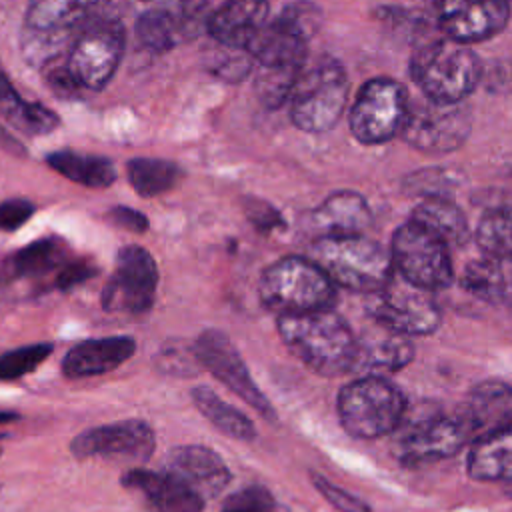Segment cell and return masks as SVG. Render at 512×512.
<instances>
[{
    "label": "cell",
    "instance_id": "cell-30",
    "mask_svg": "<svg viewBox=\"0 0 512 512\" xmlns=\"http://www.w3.org/2000/svg\"><path fill=\"white\" fill-rule=\"evenodd\" d=\"M0 110L22 132L46 134L58 126V116L40 102L24 100L0 70Z\"/></svg>",
    "mask_w": 512,
    "mask_h": 512
},
{
    "label": "cell",
    "instance_id": "cell-21",
    "mask_svg": "<svg viewBox=\"0 0 512 512\" xmlns=\"http://www.w3.org/2000/svg\"><path fill=\"white\" fill-rule=\"evenodd\" d=\"M136 342L130 336H108L84 340L68 350L62 360L66 378H88L116 370L132 358Z\"/></svg>",
    "mask_w": 512,
    "mask_h": 512
},
{
    "label": "cell",
    "instance_id": "cell-23",
    "mask_svg": "<svg viewBox=\"0 0 512 512\" xmlns=\"http://www.w3.org/2000/svg\"><path fill=\"white\" fill-rule=\"evenodd\" d=\"M468 474L480 482L512 484V418L472 442Z\"/></svg>",
    "mask_w": 512,
    "mask_h": 512
},
{
    "label": "cell",
    "instance_id": "cell-9",
    "mask_svg": "<svg viewBox=\"0 0 512 512\" xmlns=\"http://www.w3.org/2000/svg\"><path fill=\"white\" fill-rule=\"evenodd\" d=\"M368 312L380 328L402 336L430 334L440 324V308L430 290L392 274L384 288L370 294Z\"/></svg>",
    "mask_w": 512,
    "mask_h": 512
},
{
    "label": "cell",
    "instance_id": "cell-27",
    "mask_svg": "<svg viewBox=\"0 0 512 512\" xmlns=\"http://www.w3.org/2000/svg\"><path fill=\"white\" fill-rule=\"evenodd\" d=\"M100 0H34L26 14V28L46 34H70Z\"/></svg>",
    "mask_w": 512,
    "mask_h": 512
},
{
    "label": "cell",
    "instance_id": "cell-3",
    "mask_svg": "<svg viewBox=\"0 0 512 512\" xmlns=\"http://www.w3.org/2000/svg\"><path fill=\"white\" fill-rule=\"evenodd\" d=\"M312 262L332 280L354 292L374 294L394 274L390 254L374 240L360 236H320L310 246Z\"/></svg>",
    "mask_w": 512,
    "mask_h": 512
},
{
    "label": "cell",
    "instance_id": "cell-39",
    "mask_svg": "<svg viewBox=\"0 0 512 512\" xmlns=\"http://www.w3.org/2000/svg\"><path fill=\"white\" fill-rule=\"evenodd\" d=\"M220 512H278V506L266 488L248 486L232 494Z\"/></svg>",
    "mask_w": 512,
    "mask_h": 512
},
{
    "label": "cell",
    "instance_id": "cell-32",
    "mask_svg": "<svg viewBox=\"0 0 512 512\" xmlns=\"http://www.w3.org/2000/svg\"><path fill=\"white\" fill-rule=\"evenodd\" d=\"M126 174L132 188L144 198L168 192L182 178L180 166L162 158H134L126 164Z\"/></svg>",
    "mask_w": 512,
    "mask_h": 512
},
{
    "label": "cell",
    "instance_id": "cell-13",
    "mask_svg": "<svg viewBox=\"0 0 512 512\" xmlns=\"http://www.w3.org/2000/svg\"><path fill=\"white\" fill-rule=\"evenodd\" d=\"M156 448L154 430L142 420H120L78 434L70 450L74 458H104L120 464H144Z\"/></svg>",
    "mask_w": 512,
    "mask_h": 512
},
{
    "label": "cell",
    "instance_id": "cell-11",
    "mask_svg": "<svg viewBox=\"0 0 512 512\" xmlns=\"http://www.w3.org/2000/svg\"><path fill=\"white\" fill-rule=\"evenodd\" d=\"M470 128L472 116L462 102H436L424 96L408 106L400 136L422 152L446 154L466 142Z\"/></svg>",
    "mask_w": 512,
    "mask_h": 512
},
{
    "label": "cell",
    "instance_id": "cell-29",
    "mask_svg": "<svg viewBox=\"0 0 512 512\" xmlns=\"http://www.w3.org/2000/svg\"><path fill=\"white\" fill-rule=\"evenodd\" d=\"M410 220L424 226L446 244H462L470 234L464 212L454 202L444 198L422 200L414 208Z\"/></svg>",
    "mask_w": 512,
    "mask_h": 512
},
{
    "label": "cell",
    "instance_id": "cell-4",
    "mask_svg": "<svg viewBox=\"0 0 512 512\" xmlns=\"http://www.w3.org/2000/svg\"><path fill=\"white\" fill-rule=\"evenodd\" d=\"M348 78L338 60L322 56L306 62L290 94V118L304 132L334 128L346 108Z\"/></svg>",
    "mask_w": 512,
    "mask_h": 512
},
{
    "label": "cell",
    "instance_id": "cell-34",
    "mask_svg": "<svg viewBox=\"0 0 512 512\" xmlns=\"http://www.w3.org/2000/svg\"><path fill=\"white\" fill-rule=\"evenodd\" d=\"M210 0H128L136 16L140 14H164L184 22L196 34L206 28Z\"/></svg>",
    "mask_w": 512,
    "mask_h": 512
},
{
    "label": "cell",
    "instance_id": "cell-16",
    "mask_svg": "<svg viewBox=\"0 0 512 512\" xmlns=\"http://www.w3.org/2000/svg\"><path fill=\"white\" fill-rule=\"evenodd\" d=\"M474 440L476 432L460 412L452 416H428L404 434L398 454L404 464L430 462L448 458Z\"/></svg>",
    "mask_w": 512,
    "mask_h": 512
},
{
    "label": "cell",
    "instance_id": "cell-7",
    "mask_svg": "<svg viewBox=\"0 0 512 512\" xmlns=\"http://www.w3.org/2000/svg\"><path fill=\"white\" fill-rule=\"evenodd\" d=\"M390 258L394 272L414 286L434 292L452 284L454 268L448 244L414 220L394 232Z\"/></svg>",
    "mask_w": 512,
    "mask_h": 512
},
{
    "label": "cell",
    "instance_id": "cell-18",
    "mask_svg": "<svg viewBox=\"0 0 512 512\" xmlns=\"http://www.w3.org/2000/svg\"><path fill=\"white\" fill-rule=\"evenodd\" d=\"M122 486L144 496L150 512H202L204 500L168 472L132 468L122 474Z\"/></svg>",
    "mask_w": 512,
    "mask_h": 512
},
{
    "label": "cell",
    "instance_id": "cell-19",
    "mask_svg": "<svg viewBox=\"0 0 512 512\" xmlns=\"http://www.w3.org/2000/svg\"><path fill=\"white\" fill-rule=\"evenodd\" d=\"M308 38L282 14L266 22L246 46V52L258 66L266 68H302L306 64Z\"/></svg>",
    "mask_w": 512,
    "mask_h": 512
},
{
    "label": "cell",
    "instance_id": "cell-8",
    "mask_svg": "<svg viewBox=\"0 0 512 512\" xmlns=\"http://www.w3.org/2000/svg\"><path fill=\"white\" fill-rule=\"evenodd\" d=\"M124 44L126 34L118 20L102 18L84 24L66 54V68L78 88L102 90L122 60Z\"/></svg>",
    "mask_w": 512,
    "mask_h": 512
},
{
    "label": "cell",
    "instance_id": "cell-25",
    "mask_svg": "<svg viewBox=\"0 0 512 512\" xmlns=\"http://www.w3.org/2000/svg\"><path fill=\"white\" fill-rule=\"evenodd\" d=\"M462 284L484 302L512 304V256L484 254L466 266Z\"/></svg>",
    "mask_w": 512,
    "mask_h": 512
},
{
    "label": "cell",
    "instance_id": "cell-37",
    "mask_svg": "<svg viewBox=\"0 0 512 512\" xmlns=\"http://www.w3.org/2000/svg\"><path fill=\"white\" fill-rule=\"evenodd\" d=\"M252 64V56L242 48H230L214 42V46L206 52L208 70L228 82L242 80L252 70Z\"/></svg>",
    "mask_w": 512,
    "mask_h": 512
},
{
    "label": "cell",
    "instance_id": "cell-17",
    "mask_svg": "<svg viewBox=\"0 0 512 512\" xmlns=\"http://www.w3.org/2000/svg\"><path fill=\"white\" fill-rule=\"evenodd\" d=\"M164 472L178 478L202 500L218 496L230 482L228 466L206 446H178L170 450Z\"/></svg>",
    "mask_w": 512,
    "mask_h": 512
},
{
    "label": "cell",
    "instance_id": "cell-44",
    "mask_svg": "<svg viewBox=\"0 0 512 512\" xmlns=\"http://www.w3.org/2000/svg\"><path fill=\"white\" fill-rule=\"evenodd\" d=\"M94 274H98V268L92 266L88 260H74V262H64L58 276H56V286L60 290H70L86 280H90Z\"/></svg>",
    "mask_w": 512,
    "mask_h": 512
},
{
    "label": "cell",
    "instance_id": "cell-33",
    "mask_svg": "<svg viewBox=\"0 0 512 512\" xmlns=\"http://www.w3.org/2000/svg\"><path fill=\"white\" fill-rule=\"evenodd\" d=\"M66 244L60 238H42L26 244L12 258V268L18 276H40L66 262Z\"/></svg>",
    "mask_w": 512,
    "mask_h": 512
},
{
    "label": "cell",
    "instance_id": "cell-2",
    "mask_svg": "<svg viewBox=\"0 0 512 512\" xmlns=\"http://www.w3.org/2000/svg\"><path fill=\"white\" fill-rule=\"evenodd\" d=\"M412 80L422 94L436 102H462L482 78V62L468 48L450 38L424 40L410 60Z\"/></svg>",
    "mask_w": 512,
    "mask_h": 512
},
{
    "label": "cell",
    "instance_id": "cell-6",
    "mask_svg": "<svg viewBox=\"0 0 512 512\" xmlns=\"http://www.w3.org/2000/svg\"><path fill=\"white\" fill-rule=\"evenodd\" d=\"M402 392L380 376H362L338 394V416L354 438H378L396 430L404 418Z\"/></svg>",
    "mask_w": 512,
    "mask_h": 512
},
{
    "label": "cell",
    "instance_id": "cell-45",
    "mask_svg": "<svg viewBox=\"0 0 512 512\" xmlns=\"http://www.w3.org/2000/svg\"><path fill=\"white\" fill-rule=\"evenodd\" d=\"M108 216H110V220L116 226H120L124 230H130V232H138V234L146 232L148 226H150L146 214H142V212H138L134 208H128V206H114L108 212Z\"/></svg>",
    "mask_w": 512,
    "mask_h": 512
},
{
    "label": "cell",
    "instance_id": "cell-46",
    "mask_svg": "<svg viewBox=\"0 0 512 512\" xmlns=\"http://www.w3.org/2000/svg\"><path fill=\"white\" fill-rule=\"evenodd\" d=\"M14 418H18V416L12 414V412H0V424H2V422H10V420H14Z\"/></svg>",
    "mask_w": 512,
    "mask_h": 512
},
{
    "label": "cell",
    "instance_id": "cell-36",
    "mask_svg": "<svg viewBox=\"0 0 512 512\" xmlns=\"http://www.w3.org/2000/svg\"><path fill=\"white\" fill-rule=\"evenodd\" d=\"M302 68H266L258 66L254 78V92L266 108H278L290 100L292 88Z\"/></svg>",
    "mask_w": 512,
    "mask_h": 512
},
{
    "label": "cell",
    "instance_id": "cell-20",
    "mask_svg": "<svg viewBox=\"0 0 512 512\" xmlns=\"http://www.w3.org/2000/svg\"><path fill=\"white\" fill-rule=\"evenodd\" d=\"M266 18L268 0H226L208 14L206 30L214 42L246 50Z\"/></svg>",
    "mask_w": 512,
    "mask_h": 512
},
{
    "label": "cell",
    "instance_id": "cell-24",
    "mask_svg": "<svg viewBox=\"0 0 512 512\" xmlns=\"http://www.w3.org/2000/svg\"><path fill=\"white\" fill-rule=\"evenodd\" d=\"M370 220L368 202L356 192H336L312 212V224L322 236H360Z\"/></svg>",
    "mask_w": 512,
    "mask_h": 512
},
{
    "label": "cell",
    "instance_id": "cell-42",
    "mask_svg": "<svg viewBox=\"0 0 512 512\" xmlns=\"http://www.w3.org/2000/svg\"><path fill=\"white\" fill-rule=\"evenodd\" d=\"M160 370L168 372V374H174V376H194L198 370L196 366H200L196 354H194V348H170V350H162L160 352Z\"/></svg>",
    "mask_w": 512,
    "mask_h": 512
},
{
    "label": "cell",
    "instance_id": "cell-26",
    "mask_svg": "<svg viewBox=\"0 0 512 512\" xmlns=\"http://www.w3.org/2000/svg\"><path fill=\"white\" fill-rule=\"evenodd\" d=\"M460 414L472 424L478 438L512 418V388L502 382H484L470 392Z\"/></svg>",
    "mask_w": 512,
    "mask_h": 512
},
{
    "label": "cell",
    "instance_id": "cell-38",
    "mask_svg": "<svg viewBox=\"0 0 512 512\" xmlns=\"http://www.w3.org/2000/svg\"><path fill=\"white\" fill-rule=\"evenodd\" d=\"M54 346L48 342L28 344L0 356V380H16L34 372L50 354Z\"/></svg>",
    "mask_w": 512,
    "mask_h": 512
},
{
    "label": "cell",
    "instance_id": "cell-14",
    "mask_svg": "<svg viewBox=\"0 0 512 512\" xmlns=\"http://www.w3.org/2000/svg\"><path fill=\"white\" fill-rule=\"evenodd\" d=\"M194 354L202 368H206L214 378L226 384L234 394L248 402L254 410L274 420V408L262 390L252 380L242 356L220 330H204L194 342Z\"/></svg>",
    "mask_w": 512,
    "mask_h": 512
},
{
    "label": "cell",
    "instance_id": "cell-35",
    "mask_svg": "<svg viewBox=\"0 0 512 512\" xmlns=\"http://www.w3.org/2000/svg\"><path fill=\"white\" fill-rule=\"evenodd\" d=\"M476 242L484 254L512 256V208L486 212L476 226Z\"/></svg>",
    "mask_w": 512,
    "mask_h": 512
},
{
    "label": "cell",
    "instance_id": "cell-1",
    "mask_svg": "<svg viewBox=\"0 0 512 512\" xmlns=\"http://www.w3.org/2000/svg\"><path fill=\"white\" fill-rule=\"evenodd\" d=\"M278 332L292 354L312 372L322 376L350 372L356 338L348 324L330 308L280 316Z\"/></svg>",
    "mask_w": 512,
    "mask_h": 512
},
{
    "label": "cell",
    "instance_id": "cell-47",
    "mask_svg": "<svg viewBox=\"0 0 512 512\" xmlns=\"http://www.w3.org/2000/svg\"><path fill=\"white\" fill-rule=\"evenodd\" d=\"M508 492H510V494H512V484H510V488H508Z\"/></svg>",
    "mask_w": 512,
    "mask_h": 512
},
{
    "label": "cell",
    "instance_id": "cell-22",
    "mask_svg": "<svg viewBox=\"0 0 512 512\" xmlns=\"http://www.w3.org/2000/svg\"><path fill=\"white\" fill-rule=\"evenodd\" d=\"M414 358L412 342L396 332L382 328L380 334H366L356 340L350 372L362 376H380L396 372Z\"/></svg>",
    "mask_w": 512,
    "mask_h": 512
},
{
    "label": "cell",
    "instance_id": "cell-12",
    "mask_svg": "<svg viewBox=\"0 0 512 512\" xmlns=\"http://www.w3.org/2000/svg\"><path fill=\"white\" fill-rule=\"evenodd\" d=\"M158 288V266L152 254L128 244L116 252V266L102 290V306L108 312L144 314L152 308Z\"/></svg>",
    "mask_w": 512,
    "mask_h": 512
},
{
    "label": "cell",
    "instance_id": "cell-10",
    "mask_svg": "<svg viewBox=\"0 0 512 512\" xmlns=\"http://www.w3.org/2000/svg\"><path fill=\"white\" fill-rule=\"evenodd\" d=\"M410 98L392 78H372L356 94L350 130L362 144H384L398 136L408 116Z\"/></svg>",
    "mask_w": 512,
    "mask_h": 512
},
{
    "label": "cell",
    "instance_id": "cell-5",
    "mask_svg": "<svg viewBox=\"0 0 512 512\" xmlns=\"http://www.w3.org/2000/svg\"><path fill=\"white\" fill-rule=\"evenodd\" d=\"M336 290L322 268L304 256H286L270 264L260 278L262 302L280 316L330 308Z\"/></svg>",
    "mask_w": 512,
    "mask_h": 512
},
{
    "label": "cell",
    "instance_id": "cell-15",
    "mask_svg": "<svg viewBox=\"0 0 512 512\" xmlns=\"http://www.w3.org/2000/svg\"><path fill=\"white\" fill-rule=\"evenodd\" d=\"M440 32L460 44L488 40L510 20L508 0H434Z\"/></svg>",
    "mask_w": 512,
    "mask_h": 512
},
{
    "label": "cell",
    "instance_id": "cell-43",
    "mask_svg": "<svg viewBox=\"0 0 512 512\" xmlns=\"http://www.w3.org/2000/svg\"><path fill=\"white\" fill-rule=\"evenodd\" d=\"M34 214V204L24 198H10L0 204V230L12 232Z\"/></svg>",
    "mask_w": 512,
    "mask_h": 512
},
{
    "label": "cell",
    "instance_id": "cell-40",
    "mask_svg": "<svg viewBox=\"0 0 512 512\" xmlns=\"http://www.w3.org/2000/svg\"><path fill=\"white\" fill-rule=\"evenodd\" d=\"M312 482H314L316 490H318L336 510H340V512H370V506H368L362 498H358V496H354V494L342 490L340 486L328 482L326 478H322V476H318V474H312Z\"/></svg>",
    "mask_w": 512,
    "mask_h": 512
},
{
    "label": "cell",
    "instance_id": "cell-28",
    "mask_svg": "<svg viewBox=\"0 0 512 512\" xmlns=\"http://www.w3.org/2000/svg\"><path fill=\"white\" fill-rule=\"evenodd\" d=\"M46 162L64 178L88 188H106L116 180V168L104 156L74 150H54L46 156Z\"/></svg>",
    "mask_w": 512,
    "mask_h": 512
},
{
    "label": "cell",
    "instance_id": "cell-31",
    "mask_svg": "<svg viewBox=\"0 0 512 512\" xmlns=\"http://www.w3.org/2000/svg\"><path fill=\"white\" fill-rule=\"evenodd\" d=\"M194 406L226 436L234 440H254L256 428L248 416H244L240 410L234 406L226 404L216 392H212L206 386H196L190 392Z\"/></svg>",
    "mask_w": 512,
    "mask_h": 512
},
{
    "label": "cell",
    "instance_id": "cell-41",
    "mask_svg": "<svg viewBox=\"0 0 512 512\" xmlns=\"http://www.w3.org/2000/svg\"><path fill=\"white\" fill-rule=\"evenodd\" d=\"M282 16L288 22H292L306 38L316 34L320 28V22H322L320 8L312 2H292L282 10Z\"/></svg>",
    "mask_w": 512,
    "mask_h": 512
}]
</instances>
